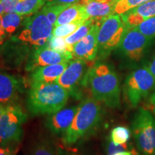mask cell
<instances>
[{
	"instance_id": "obj_27",
	"label": "cell",
	"mask_w": 155,
	"mask_h": 155,
	"mask_svg": "<svg viewBox=\"0 0 155 155\" xmlns=\"http://www.w3.org/2000/svg\"><path fill=\"white\" fill-rule=\"evenodd\" d=\"M149 1H152V0H118L115 9H114V12L115 14L121 15L129 11V9Z\"/></svg>"
},
{
	"instance_id": "obj_7",
	"label": "cell",
	"mask_w": 155,
	"mask_h": 155,
	"mask_svg": "<svg viewBox=\"0 0 155 155\" xmlns=\"http://www.w3.org/2000/svg\"><path fill=\"white\" fill-rule=\"evenodd\" d=\"M24 27L17 39L35 47L45 45L53 36L54 27L42 10L27 17L24 21Z\"/></svg>"
},
{
	"instance_id": "obj_28",
	"label": "cell",
	"mask_w": 155,
	"mask_h": 155,
	"mask_svg": "<svg viewBox=\"0 0 155 155\" xmlns=\"http://www.w3.org/2000/svg\"><path fill=\"white\" fill-rule=\"evenodd\" d=\"M134 28L148 38L155 39V16L146 19Z\"/></svg>"
},
{
	"instance_id": "obj_20",
	"label": "cell",
	"mask_w": 155,
	"mask_h": 155,
	"mask_svg": "<svg viewBox=\"0 0 155 155\" xmlns=\"http://www.w3.org/2000/svg\"><path fill=\"white\" fill-rule=\"evenodd\" d=\"M46 0H23L17 4L15 12L22 16H31L43 7Z\"/></svg>"
},
{
	"instance_id": "obj_25",
	"label": "cell",
	"mask_w": 155,
	"mask_h": 155,
	"mask_svg": "<svg viewBox=\"0 0 155 155\" xmlns=\"http://www.w3.org/2000/svg\"><path fill=\"white\" fill-rule=\"evenodd\" d=\"M31 155H58L49 141L42 140L37 142L31 150Z\"/></svg>"
},
{
	"instance_id": "obj_40",
	"label": "cell",
	"mask_w": 155,
	"mask_h": 155,
	"mask_svg": "<svg viewBox=\"0 0 155 155\" xmlns=\"http://www.w3.org/2000/svg\"><path fill=\"white\" fill-rule=\"evenodd\" d=\"M4 9H3V6L2 5L1 2H0V16H2L4 14Z\"/></svg>"
},
{
	"instance_id": "obj_24",
	"label": "cell",
	"mask_w": 155,
	"mask_h": 155,
	"mask_svg": "<svg viewBox=\"0 0 155 155\" xmlns=\"http://www.w3.org/2000/svg\"><path fill=\"white\" fill-rule=\"evenodd\" d=\"M86 21L78 20L75 22L68 23V24L62 25L60 26L55 27L53 28V35L55 37H61V38H66L67 36L75 32Z\"/></svg>"
},
{
	"instance_id": "obj_23",
	"label": "cell",
	"mask_w": 155,
	"mask_h": 155,
	"mask_svg": "<svg viewBox=\"0 0 155 155\" xmlns=\"http://www.w3.org/2000/svg\"><path fill=\"white\" fill-rule=\"evenodd\" d=\"M71 5H60L54 2H49L48 4L42 7V10L44 12L45 14L46 15L48 19H49L50 22L52 23L54 27V25L57 20L58 16L63 10L68 8Z\"/></svg>"
},
{
	"instance_id": "obj_41",
	"label": "cell",
	"mask_w": 155,
	"mask_h": 155,
	"mask_svg": "<svg viewBox=\"0 0 155 155\" xmlns=\"http://www.w3.org/2000/svg\"><path fill=\"white\" fill-rule=\"evenodd\" d=\"M87 1H88V0H83V3H82V5H84V4L86 3Z\"/></svg>"
},
{
	"instance_id": "obj_39",
	"label": "cell",
	"mask_w": 155,
	"mask_h": 155,
	"mask_svg": "<svg viewBox=\"0 0 155 155\" xmlns=\"http://www.w3.org/2000/svg\"><path fill=\"white\" fill-rule=\"evenodd\" d=\"M131 152H132V155H144V154H141L139 152H137V151L134 148L131 149Z\"/></svg>"
},
{
	"instance_id": "obj_33",
	"label": "cell",
	"mask_w": 155,
	"mask_h": 155,
	"mask_svg": "<svg viewBox=\"0 0 155 155\" xmlns=\"http://www.w3.org/2000/svg\"><path fill=\"white\" fill-rule=\"evenodd\" d=\"M48 2H54L60 4V5H72L75 4H82L83 0H47Z\"/></svg>"
},
{
	"instance_id": "obj_35",
	"label": "cell",
	"mask_w": 155,
	"mask_h": 155,
	"mask_svg": "<svg viewBox=\"0 0 155 155\" xmlns=\"http://www.w3.org/2000/svg\"><path fill=\"white\" fill-rule=\"evenodd\" d=\"M146 65H147V67L149 68L151 73H152L155 77V55L151 59L150 61H149L148 63H146Z\"/></svg>"
},
{
	"instance_id": "obj_5",
	"label": "cell",
	"mask_w": 155,
	"mask_h": 155,
	"mask_svg": "<svg viewBox=\"0 0 155 155\" xmlns=\"http://www.w3.org/2000/svg\"><path fill=\"white\" fill-rule=\"evenodd\" d=\"M131 134L137 150L144 155H155V115L139 107L131 124Z\"/></svg>"
},
{
	"instance_id": "obj_10",
	"label": "cell",
	"mask_w": 155,
	"mask_h": 155,
	"mask_svg": "<svg viewBox=\"0 0 155 155\" xmlns=\"http://www.w3.org/2000/svg\"><path fill=\"white\" fill-rule=\"evenodd\" d=\"M88 71L86 61L73 60L69 61L66 68L55 82L68 91L70 96L79 99L83 96L81 87L84 86L83 82Z\"/></svg>"
},
{
	"instance_id": "obj_42",
	"label": "cell",
	"mask_w": 155,
	"mask_h": 155,
	"mask_svg": "<svg viewBox=\"0 0 155 155\" xmlns=\"http://www.w3.org/2000/svg\"><path fill=\"white\" fill-rule=\"evenodd\" d=\"M20 1H23V0H19V2H20Z\"/></svg>"
},
{
	"instance_id": "obj_29",
	"label": "cell",
	"mask_w": 155,
	"mask_h": 155,
	"mask_svg": "<svg viewBox=\"0 0 155 155\" xmlns=\"http://www.w3.org/2000/svg\"><path fill=\"white\" fill-rule=\"evenodd\" d=\"M129 149V144H115L112 141L109 140L108 144L107 145V154L111 155L114 153L122 152V151H128Z\"/></svg>"
},
{
	"instance_id": "obj_15",
	"label": "cell",
	"mask_w": 155,
	"mask_h": 155,
	"mask_svg": "<svg viewBox=\"0 0 155 155\" xmlns=\"http://www.w3.org/2000/svg\"><path fill=\"white\" fill-rule=\"evenodd\" d=\"M121 15L127 29L135 28L146 19L155 16V0L141 4Z\"/></svg>"
},
{
	"instance_id": "obj_2",
	"label": "cell",
	"mask_w": 155,
	"mask_h": 155,
	"mask_svg": "<svg viewBox=\"0 0 155 155\" xmlns=\"http://www.w3.org/2000/svg\"><path fill=\"white\" fill-rule=\"evenodd\" d=\"M102 118L103 109L99 101L94 97L83 99L78 106L72 124L63 135L64 145L71 147L91 136L99 128Z\"/></svg>"
},
{
	"instance_id": "obj_11",
	"label": "cell",
	"mask_w": 155,
	"mask_h": 155,
	"mask_svg": "<svg viewBox=\"0 0 155 155\" xmlns=\"http://www.w3.org/2000/svg\"><path fill=\"white\" fill-rule=\"evenodd\" d=\"M73 58V54L71 52L59 53L50 49L45 45L37 48L27 63L26 70L32 71L39 67L68 63Z\"/></svg>"
},
{
	"instance_id": "obj_26",
	"label": "cell",
	"mask_w": 155,
	"mask_h": 155,
	"mask_svg": "<svg viewBox=\"0 0 155 155\" xmlns=\"http://www.w3.org/2000/svg\"><path fill=\"white\" fill-rule=\"evenodd\" d=\"M46 45L50 49L55 50L59 53H68L73 52V48H71L65 41V38L61 37L52 36Z\"/></svg>"
},
{
	"instance_id": "obj_8",
	"label": "cell",
	"mask_w": 155,
	"mask_h": 155,
	"mask_svg": "<svg viewBox=\"0 0 155 155\" xmlns=\"http://www.w3.org/2000/svg\"><path fill=\"white\" fill-rule=\"evenodd\" d=\"M127 29L121 15L114 14L104 19L98 29L97 37L98 54L106 57L112 50L117 48Z\"/></svg>"
},
{
	"instance_id": "obj_3",
	"label": "cell",
	"mask_w": 155,
	"mask_h": 155,
	"mask_svg": "<svg viewBox=\"0 0 155 155\" xmlns=\"http://www.w3.org/2000/svg\"><path fill=\"white\" fill-rule=\"evenodd\" d=\"M69 96L68 91L55 81L30 83L27 106L34 115L51 114L63 108Z\"/></svg>"
},
{
	"instance_id": "obj_13",
	"label": "cell",
	"mask_w": 155,
	"mask_h": 155,
	"mask_svg": "<svg viewBox=\"0 0 155 155\" xmlns=\"http://www.w3.org/2000/svg\"><path fill=\"white\" fill-rule=\"evenodd\" d=\"M102 22H96L91 32L82 40L75 43L72 52L75 59H80L86 62H91L96 59L98 54V32Z\"/></svg>"
},
{
	"instance_id": "obj_30",
	"label": "cell",
	"mask_w": 155,
	"mask_h": 155,
	"mask_svg": "<svg viewBox=\"0 0 155 155\" xmlns=\"http://www.w3.org/2000/svg\"><path fill=\"white\" fill-rule=\"evenodd\" d=\"M19 2V0H0V2L3 6L5 13L15 12V9Z\"/></svg>"
},
{
	"instance_id": "obj_4",
	"label": "cell",
	"mask_w": 155,
	"mask_h": 155,
	"mask_svg": "<svg viewBox=\"0 0 155 155\" xmlns=\"http://www.w3.org/2000/svg\"><path fill=\"white\" fill-rule=\"evenodd\" d=\"M155 90V77L146 63L127 75L124 84V94L131 107H137Z\"/></svg>"
},
{
	"instance_id": "obj_36",
	"label": "cell",
	"mask_w": 155,
	"mask_h": 155,
	"mask_svg": "<svg viewBox=\"0 0 155 155\" xmlns=\"http://www.w3.org/2000/svg\"><path fill=\"white\" fill-rule=\"evenodd\" d=\"M6 37H7V35H6L2 26V16H0V45L3 43Z\"/></svg>"
},
{
	"instance_id": "obj_37",
	"label": "cell",
	"mask_w": 155,
	"mask_h": 155,
	"mask_svg": "<svg viewBox=\"0 0 155 155\" xmlns=\"http://www.w3.org/2000/svg\"><path fill=\"white\" fill-rule=\"evenodd\" d=\"M111 155H132V152H131V150L129 151H122V152L114 153V154Z\"/></svg>"
},
{
	"instance_id": "obj_31",
	"label": "cell",
	"mask_w": 155,
	"mask_h": 155,
	"mask_svg": "<svg viewBox=\"0 0 155 155\" xmlns=\"http://www.w3.org/2000/svg\"><path fill=\"white\" fill-rule=\"evenodd\" d=\"M58 155H85L84 153L80 152L76 148L66 147L65 148H60L58 150Z\"/></svg>"
},
{
	"instance_id": "obj_16",
	"label": "cell",
	"mask_w": 155,
	"mask_h": 155,
	"mask_svg": "<svg viewBox=\"0 0 155 155\" xmlns=\"http://www.w3.org/2000/svg\"><path fill=\"white\" fill-rule=\"evenodd\" d=\"M68 63L37 68L31 73L30 83L55 82L64 72Z\"/></svg>"
},
{
	"instance_id": "obj_18",
	"label": "cell",
	"mask_w": 155,
	"mask_h": 155,
	"mask_svg": "<svg viewBox=\"0 0 155 155\" xmlns=\"http://www.w3.org/2000/svg\"><path fill=\"white\" fill-rule=\"evenodd\" d=\"M88 19L89 17L87 15L84 5L82 4H75L69 6L59 15L54 25V28L78 20L86 21Z\"/></svg>"
},
{
	"instance_id": "obj_22",
	"label": "cell",
	"mask_w": 155,
	"mask_h": 155,
	"mask_svg": "<svg viewBox=\"0 0 155 155\" xmlns=\"http://www.w3.org/2000/svg\"><path fill=\"white\" fill-rule=\"evenodd\" d=\"M131 131L129 128L123 126L114 127L110 133L109 140L115 144H127L131 138Z\"/></svg>"
},
{
	"instance_id": "obj_19",
	"label": "cell",
	"mask_w": 155,
	"mask_h": 155,
	"mask_svg": "<svg viewBox=\"0 0 155 155\" xmlns=\"http://www.w3.org/2000/svg\"><path fill=\"white\" fill-rule=\"evenodd\" d=\"M98 22H103V21L96 20V19L91 18L87 19L86 22L83 23L75 32L65 38L67 44L73 50L74 45L78 41H80L81 40H82L83 38H85L91 32L95 24Z\"/></svg>"
},
{
	"instance_id": "obj_6",
	"label": "cell",
	"mask_w": 155,
	"mask_h": 155,
	"mask_svg": "<svg viewBox=\"0 0 155 155\" xmlns=\"http://www.w3.org/2000/svg\"><path fill=\"white\" fill-rule=\"evenodd\" d=\"M27 121V114L19 105L7 104L0 118V145L13 146L21 141L22 126Z\"/></svg>"
},
{
	"instance_id": "obj_38",
	"label": "cell",
	"mask_w": 155,
	"mask_h": 155,
	"mask_svg": "<svg viewBox=\"0 0 155 155\" xmlns=\"http://www.w3.org/2000/svg\"><path fill=\"white\" fill-rule=\"evenodd\" d=\"M7 104H3V103L0 102V118H1L2 115L4 111H5V108L7 107Z\"/></svg>"
},
{
	"instance_id": "obj_17",
	"label": "cell",
	"mask_w": 155,
	"mask_h": 155,
	"mask_svg": "<svg viewBox=\"0 0 155 155\" xmlns=\"http://www.w3.org/2000/svg\"><path fill=\"white\" fill-rule=\"evenodd\" d=\"M116 3L117 1L88 0L83 5L89 18L103 21L110 15L115 14L114 9Z\"/></svg>"
},
{
	"instance_id": "obj_32",
	"label": "cell",
	"mask_w": 155,
	"mask_h": 155,
	"mask_svg": "<svg viewBox=\"0 0 155 155\" xmlns=\"http://www.w3.org/2000/svg\"><path fill=\"white\" fill-rule=\"evenodd\" d=\"M147 107V109H150V111L155 115V90L148 98Z\"/></svg>"
},
{
	"instance_id": "obj_14",
	"label": "cell",
	"mask_w": 155,
	"mask_h": 155,
	"mask_svg": "<svg viewBox=\"0 0 155 155\" xmlns=\"http://www.w3.org/2000/svg\"><path fill=\"white\" fill-rule=\"evenodd\" d=\"M78 110V106L69 107L51 114L45 125L54 134H64L71 125Z\"/></svg>"
},
{
	"instance_id": "obj_12",
	"label": "cell",
	"mask_w": 155,
	"mask_h": 155,
	"mask_svg": "<svg viewBox=\"0 0 155 155\" xmlns=\"http://www.w3.org/2000/svg\"><path fill=\"white\" fill-rule=\"evenodd\" d=\"M24 80L18 75L0 69V102L15 104L24 91Z\"/></svg>"
},
{
	"instance_id": "obj_21",
	"label": "cell",
	"mask_w": 155,
	"mask_h": 155,
	"mask_svg": "<svg viewBox=\"0 0 155 155\" xmlns=\"http://www.w3.org/2000/svg\"><path fill=\"white\" fill-rule=\"evenodd\" d=\"M23 16L16 12L4 13L2 15V26L6 35L15 32L21 24Z\"/></svg>"
},
{
	"instance_id": "obj_9",
	"label": "cell",
	"mask_w": 155,
	"mask_h": 155,
	"mask_svg": "<svg viewBox=\"0 0 155 155\" xmlns=\"http://www.w3.org/2000/svg\"><path fill=\"white\" fill-rule=\"evenodd\" d=\"M155 39L148 38L138 30L128 28L118 46L119 53L131 63H138L145 57Z\"/></svg>"
},
{
	"instance_id": "obj_1",
	"label": "cell",
	"mask_w": 155,
	"mask_h": 155,
	"mask_svg": "<svg viewBox=\"0 0 155 155\" xmlns=\"http://www.w3.org/2000/svg\"><path fill=\"white\" fill-rule=\"evenodd\" d=\"M83 86L95 99L111 108L121 107V87L118 73L107 63H97L88 69Z\"/></svg>"
},
{
	"instance_id": "obj_34",
	"label": "cell",
	"mask_w": 155,
	"mask_h": 155,
	"mask_svg": "<svg viewBox=\"0 0 155 155\" xmlns=\"http://www.w3.org/2000/svg\"><path fill=\"white\" fill-rule=\"evenodd\" d=\"M0 155H13L11 147H4L0 145Z\"/></svg>"
}]
</instances>
